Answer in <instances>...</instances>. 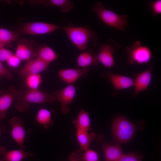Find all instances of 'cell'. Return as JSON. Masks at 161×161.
I'll use <instances>...</instances> for the list:
<instances>
[{
    "label": "cell",
    "instance_id": "6da1fadb",
    "mask_svg": "<svg viewBox=\"0 0 161 161\" xmlns=\"http://www.w3.org/2000/svg\"><path fill=\"white\" fill-rule=\"evenodd\" d=\"M76 47L80 51L85 50L89 42L96 46L97 40V33L88 27H74L71 25L61 27Z\"/></svg>",
    "mask_w": 161,
    "mask_h": 161
},
{
    "label": "cell",
    "instance_id": "7a4b0ae2",
    "mask_svg": "<svg viewBox=\"0 0 161 161\" xmlns=\"http://www.w3.org/2000/svg\"><path fill=\"white\" fill-rule=\"evenodd\" d=\"M20 93L16 98L17 102L15 107L20 112L27 111L29 108V103H52L55 100L53 92L48 94L38 89H29L22 91Z\"/></svg>",
    "mask_w": 161,
    "mask_h": 161
},
{
    "label": "cell",
    "instance_id": "3957f363",
    "mask_svg": "<svg viewBox=\"0 0 161 161\" xmlns=\"http://www.w3.org/2000/svg\"><path fill=\"white\" fill-rule=\"evenodd\" d=\"M93 11L104 23L120 31H124L128 27V16L119 15L106 8L100 2H97L93 6Z\"/></svg>",
    "mask_w": 161,
    "mask_h": 161
},
{
    "label": "cell",
    "instance_id": "277c9868",
    "mask_svg": "<svg viewBox=\"0 0 161 161\" xmlns=\"http://www.w3.org/2000/svg\"><path fill=\"white\" fill-rule=\"evenodd\" d=\"M112 134L114 140L119 143H126L134 137L137 126L126 118H116L112 124Z\"/></svg>",
    "mask_w": 161,
    "mask_h": 161
},
{
    "label": "cell",
    "instance_id": "5b68a950",
    "mask_svg": "<svg viewBox=\"0 0 161 161\" xmlns=\"http://www.w3.org/2000/svg\"><path fill=\"white\" fill-rule=\"evenodd\" d=\"M129 63L143 64L147 63L152 56L151 50L148 46L142 45L139 41H135L131 45L126 47Z\"/></svg>",
    "mask_w": 161,
    "mask_h": 161
},
{
    "label": "cell",
    "instance_id": "8992f818",
    "mask_svg": "<svg viewBox=\"0 0 161 161\" xmlns=\"http://www.w3.org/2000/svg\"><path fill=\"white\" fill-rule=\"evenodd\" d=\"M121 47L120 45L116 41L109 39L99 47V52L97 55L98 61L108 68L113 67L114 65L113 54Z\"/></svg>",
    "mask_w": 161,
    "mask_h": 161
},
{
    "label": "cell",
    "instance_id": "52a82bcc",
    "mask_svg": "<svg viewBox=\"0 0 161 161\" xmlns=\"http://www.w3.org/2000/svg\"><path fill=\"white\" fill-rule=\"evenodd\" d=\"M61 27L56 25L43 22H29L19 29L20 32L28 35H42L50 33Z\"/></svg>",
    "mask_w": 161,
    "mask_h": 161
},
{
    "label": "cell",
    "instance_id": "ba28073f",
    "mask_svg": "<svg viewBox=\"0 0 161 161\" xmlns=\"http://www.w3.org/2000/svg\"><path fill=\"white\" fill-rule=\"evenodd\" d=\"M55 100L60 103L62 113L68 114L69 112V106L72 102L76 93V89L74 86L69 84L60 90L53 92Z\"/></svg>",
    "mask_w": 161,
    "mask_h": 161
},
{
    "label": "cell",
    "instance_id": "9c48e42d",
    "mask_svg": "<svg viewBox=\"0 0 161 161\" xmlns=\"http://www.w3.org/2000/svg\"><path fill=\"white\" fill-rule=\"evenodd\" d=\"M12 127L11 136L18 145L19 149L24 150L26 132L23 119L18 116L13 117L9 120Z\"/></svg>",
    "mask_w": 161,
    "mask_h": 161
},
{
    "label": "cell",
    "instance_id": "30bf717a",
    "mask_svg": "<svg viewBox=\"0 0 161 161\" xmlns=\"http://www.w3.org/2000/svg\"><path fill=\"white\" fill-rule=\"evenodd\" d=\"M49 64L37 58L27 61L25 65L19 69L18 73L23 79L32 74H39L46 70Z\"/></svg>",
    "mask_w": 161,
    "mask_h": 161
},
{
    "label": "cell",
    "instance_id": "8fae6325",
    "mask_svg": "<svg viewBox=\"0 0 161 161\" xmlns=\"http://www.w3.org/2000/svg\"><path fill=\"white\" fill-rule=\"evenodd\" d=\"M102 76L107 78L116 91L129 88L134 86V80L126 76L110 72L103 73Z\"/></svg>",
    "mask_w": 161,
    "mask_h": 161
},
{
    "label": "cell",
    "instance_id": "7c38bea8",
    "mask_svg": "<svg viewBox=\"0 0 161 161\" xmlns=\"http://www.w3.org/2000/svg\"><path fill=\"white\" fill-rule=\"evenodd\" d=\"M89 70V67L81 69H61L58 72V73L62 81L71 84L75 83L79 78L85 76Z\"/></svg>",
    "mask_w": 161,
    "mask_h": 161
},
{
    "label": "cell",
    "instance_id": "4fadbf2b",
    "mask_svg": "<svg viewBox=\"0 0 161 161\" xmlns=\"http://www.w3.org/2000/svg\"><path fill=\"white\" fill-rule=\"evenodd\" d=\"M20 92L15 87L11 86L8 90L4 92L0 96V120L3 119L6 114L16 97L20 95Z\"/></svg>",
    "mask_w": 161,
    "mask_h": 161
},
{
    "label": "cell",
    "instance_id": "5bb4252c",
    "mask_svg": "<svg viewBox=\"0 0 161 161\" xmlns=\"http://www.w3.org/2000/svg\"><path fill=\"white\" fill-rule=\"evenodd\" d=\"M151 66L146 70L137 75L134 80V90L133 95L136 96L139 92L145 90L151 79Z\"/></svg>",
    "mask_w": 161,
    "mask_h": 161
},
{
    "label": "cell",
    "instance_id": "9a60e30c",
    "mask_svg": "<svg viewBox=\"0 0 161 161\" xmlns=\"http://www.w3.org/2000/svg\"><path fill=\"white\" fill-rule=\"evenodd\" d=\"M101 145L104 154L105 161H117L124 154L119 143L112 145L101 140Z\"/></svg>",
    "mask_w": 161,
    "mask_h": 161
},
{
    "label": "cell",
    "instance_id": "2e32d148",
    "mask_svg": "<svg viewBox=\"0 0 161 161\" xmlns=\"http://www.w3.org/2000/svg\"><path fill=\"white\" fill-rule=\"evenodd\" d=\"M0 153L2 155L0 161H22L28 157L34 155V153H27L20 149L8 151L3 146H0Z\"/></svg>",
    "mask_w": 161,
    "mask_h": 161
},
{
    "label": "cell",
    "instance_id": "e0dca14e",
    "mask_svg": "<svg viewBox=\"0 0 161 161\" xmlns=\"http://www.w3.org/2000/svg\"><path fill=\"white\" fill-rule=\"evenodd\" d=\"M15 55L21 60L27 61L33 59L36 56L31 44L25 39L20 41L18 43Z\"/></svg>",
    "mask_w": 161,
    "mask_h": 161
},
{
    "label": "cell",
    "instance_id": "ac0fdd59",
    "mask_svg": "<svg viewBox=\"0 0 161 161\" xmlns=\"http://www.w3.org/2000/svg\"><path fill=\"white\" fill-rule=\"evenodd\" d=\"M76 136L80 148L77 152H82L89 149L91 143L95 138L96 134L93 132L77 129Z\"/></svg>",
    "mask_w": 161,
    "mask_h": 161
},
{
    "label": "cell",
    "instance_id": "d6986e66",
    "mask_svg": "<svg viewBox=\"0 0 161 161\" xmlns=\"http://www.w3.org/2000/svg\"><path fill=\"white\" fill-rule=\"evenodd\" d=\"M30 4H40L47 7H59L61 12L67 13L70 12L73 7V4L68 0H32L29 1Z\"/></svg>",
    "mask_w": 161,
    "mask_h": 161
},
{
    "label": "cell",
    "instance_id": "ffe728a7",
    "mask_svg": "<svg viewBox=\"0 0 161 161\" xmlns=\"http://www.w3.org/2000/svg\"><path fill=\"white\" fill-rule=\"evenodd\" d=\"M97 55L91 50L83 52L78 55L77 59L78 66L82 68L89 67L91 65H96L98 63Z\"/></svg>",
    "mask_w": 161,
    "mask_h": 161
},
{
    "label": "cell",
    "instance_id": "44dd1931",
    "mask_svg": "<svg viewBox=\"0 0 161 161\" xmlns=\"http://www.w3.org/2000/svg\"><path fill=\"white\" fill-rule=\"evenodd\" d=\"M69 158L77 161H99L97 153L90 148L82 152H72Z\"/></svg>",
    "mask_w": 161,
    "mask_h": 161
},
{
    "label": "cell",
    "instance_id": "7402d4cb",
    "mask_svg": "<svg viewBox=\"0 0 161 161\" xmlns=\"http://www.w3.org/2000/svg\"><path fill=\"white\" fill-rule=\"evenodd\" d=\"M36 52L38 58L49 64L58 58V56L54 50L47 45L40 47Z\"/></svg>",
    "mask_w": 161,
    "mask_h": 161
},
{
    "label": "cell",
    "instance_id": "603a6c76",
    "mask_svg": "<svg viewBox=\"0 0 161 161\" xmlns=\"http://www.w3.org/2000/svg\"><path fill=\"white\" fill-rule=\"evenodd\" d=\"M36 120L37 123L46 129L49 128L54 123L51 112L45 108L41 109L38 111Z\"/></svg>",
    "mask_w": 161,
    "mask_h": 161
},
{
    "label": "cell",
    "instance_id": "cb8c5ba5",
    "mask_svg": "<svg viewBox=\"0 0 161 161\" xmlns=\"http://www.w3.org/2000/svg\"><path fill=\"white\" fill-rule=\"evenodd\" d=\"M77 129L89 131L91 130V120L88 112L83 110H81L77 119L73 121Z\"/></svg>",
    "mask_w": 161,
    "mask_h": 161
},
{
    "label": "cell",
    "instance_id": "d4e9b609",
    "mask_svg": "<svg viewBox=\"0 0 161 161\" xmlns=\"http://www.w3.org/2000/svg\"><path fill=\"white\" fill-rule=\"evenodd\" d=\"M20 35L18 32L0 28V43L4 46L17 40Z\"/></svg>",
    "mask_w": 161,
    "mask_h": 161
},
{
    "label": "cell",
    "instance_id": "484cf974",
    "mask_svg": "<svg viewBox=\"0 0 161 161\" xmlns=\"http://www.w3.org/2000/svg\"><path fill=\"white\" fill-rule=\"evenodd\" d=\"M26 83L29 89H38L42 81L40 74H32L28 75L25 79Z\"/></svg>",
    "mask_w": 161,
    "mask_h": 161
},
{
    "label": "cell",
    "instance_id": "4316f807",
    "mask_svg": "<svg viewBox=\"0 0 161 161\" xmlns=\"http://www.w3.org/2000/svg\"><path fill=\"white\" fill-rule=\"evenodd\" d=\"M149 6L154 16L161 14V0H157L150 2Z\"/></svg>",
    "mask_w": 161,
    "mask_h": 161
},
{
    "label": "cell",
    "instance_id": "83f0119b",
    "mask_svg": "<svg viewBox=\"0 0 161 161\" xmlns=\"http://www.w3.org/2000/svg\"><path fill=\"white\" fill-rule=\"evenodd\" d=\"M142 157L135 153L123 154L117 161H142Z\"/></svg>",
    "mask_w": 161,
    "mask_h": 161
},
{
    "label": "cell",
    "instance_id": "f1b7e54d",
    "mask_svg": "<svg viewBox=\"0 0 161 161\" xmlns=\"http://www.w3.org/2000/svg\"><path fill=\"white\" fill-rule=\"evenodd\" d=\"M13 54L12 52L4 48L0 49V62L7 61Z\"/></svg>",
    "mask_w": 161,
    "mask_h": 161
},
{
    "label": "cell",
    "instance_id": "f546056e",
    "mask_svg": "<svg viewBox=\"0 0 161 161\" xmlns=\"http://www.w3.org/2000/svg\"><path fill=\"white\" fill-rule=\"evenodd\" d=\"M21 60L15 55H13L6 61L7 64L13 68L18 67L20 64Z\"/></svg>",
    "mask_w": 161,
    "mask_h": 161
},
{
    "label": "cell",
    "instance_id": "4dcf8cb0",
    "mask_svg": "<svg viewBox=\"0 0 161 161\" xmlns=\"http://www.w3.org/2000/svg\"><path fill=\"white\" fill-rule=\"evenodd\" d=\"M0 77H5L9 80H11L13 77L12 74L0 62Z\"/></svg>",
    "mask_w": 161,
    "mask_h": 161
},
{
    "label": "cell",
    "instance_id": "1f68e13d",
    "mask_svg": "<svg viewBox=\"0 0 161 161\" xmlns=\"http://www.w3.org/2000/svg\"><path fill=\"white\" fill-rule=\"evenodd\" d=\"M68 161H77L76 160L73 159H69V160Z\"/></svg>",
    "mask_w": 161,
    "mask_h": 161
},
{
    "label": "cell",
    "instance_id": "d6a6232c",
    "mask_svg": "<svg viewBox=\"0 0 161 161\" xmlns=\"http://www.w3.org/2000/svg\"><path fill=\"white\" fill-rule=\"evenodd\" d=\"M3 47L4 46L0 43V49Z\"/></svg>",
    "mask_w": 161,
    "mask_h": 161
},
{
    "label": "cell",
    "instance_id": "836d02e7",
    "mask_svg": "<svg viewBox=\"0 0 161 161\" xmlns=\"http://www.w3.org/2000/svg\"><path fill=\"white\" fill-rule=\"evenodd\" d=\"M1 129H0V136H1Z\"/></svg>",
    "mask_w": 161,
    "mask_h": 161
},
{
    "label": "cell",
    "instance_id": "e575fe53",
    "mask_svg": "<svg viewBox=\"0 0 161 161\" xmlns=\"http://www.w3.org/2000/svg\"><path fill=\"white\" fill-rule=\"evenodd\" d=\"M2 1H1V0H0V3H1L2 2Z\"/></svg>",
    "mask_w": 161,
    "mask_h": 161
},
{
    "label": "cell",
    "instance_id": "d590c367",
    "mask_svg": "<svg viewBox=\"0 0 161 161\" xmlns=\"http://www.w3.org/2000/svg\"><path fill=\"white\" fill-rule=\"evenodd\" d=\"M1 78V77H0V78Z\"/></svg>",
    "mask_w": 161,
    "mask_h": 161
}]
</instances>
